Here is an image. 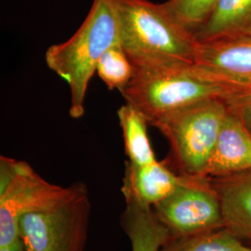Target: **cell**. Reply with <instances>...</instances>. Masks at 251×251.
Here are the masks:
<instances>
[{
  "label": "cell",
  "mask_w": 251,
  "mask_h": 251,
  "mask_svg": "<svg viewBox=\"0 0 251 251\" xmlns=\"http://www.w3.org/2000/svg\"><path fill=\"white\" fill-rule=\"evenodd\" d=\"M119 43L134 71L176 68L196 63L198 41L164 4L116 0Z\"/></svg>",
  "instance_id": "obj_1"
},
{
  "label": "cell",
  "mask_w": 251,
  "mask_h": 251,
  "mask_svg": "<svg viewBox=\"0 0 251 251\" xmlns=\"http://www.w3.org/2000/svg\"><path fill=\"white\" fill-rule=\"evenodd\" d=\"M251 88L223 80L197 64L134 71L120 91L126 103L138 110L149 125L171 114L198 102L212 99L226 100Z\"/></svg>",
  "instance_id": "obj_2"
},
{
  "label": "cell",
  "mask_w": 251,
  "mask_h": 251,
  "mask_svg": "<svg viewBox=\"0 0 251 251\" xmlns=\"http://www.w3.org/2000/svg\"><path fill=\"white\" fill-rule=\"evenodd\" d=\"M119 42L116 0H93L88 16L67 41L50 47L45 54L48 67L68 84L70 117L80 118L90 79L101 56Z\"/></svg>",
  "instance_id": "obj_3"
},
{
  "label": "cell",
  "mask_w": 251,
  "mask_h": 251,
  "mask_svg": "<svg viewBox=\"0 0 251 251\" xmlns=\"http://www.w3.org/2000/svg\"><path fill=\"white\" fill-rule=\"evenodd\" d=\"M227 111L225 100H207L171 114L153 125L171 144L179 174L205 177Z\"/></svg>",
  "instance_id": "obj_4"
},
{
  "label": "cell",
  "mask_w": 251,
  "mask_h": 251,
  "mask_svg": "<svg viewBox=\"0 0 251 251\" xmlns=\"http://www.w3.org/2000/svg\"><path fill=\"white\" fill-rule=\"evenodd\" d=\"M78 182L52 184L26 162L0 157V248L21 239L19 221L25 214L50 209L75 193Z\"/></svg>",
  "instance_id": "obj_5"
},
{
  "label": "cell",
  "mask_w": 251,
  "mask_h": 251,
  "mask_svg": "<svg viewBox=\"0 0 251 251\" xmlns=\"http://www.w3.org/2000/svg\"><path fill=\"white\" fill-rule=\"evenodd\" d=\"M90 209L87 185L78 182L62 204L23 216L19 233L25 251H86Z\"/></svg>",
  "instance_id": "obj_6"
},
{
  "label": "cell",
  "mask_w": 251,
  "mask_h": 251,
  "mask_svg": "<svg viewBox=\"0 0 251 251\" xmlns=\"http://www.w3.org/2000/svg\"><path fill=\"white\" fill-rule=\"evenodd\" d=\"M152 209L171 237L225 227L220 199L207 177L186 176L179 188Z\"/></svg>",
  "instance_id": "obj_7"
},
{
  "label": "cell",
  "mask_w": 251,
  "mask_h": 251,
  "mask_svg": "<svg viewBox=\"0 0 251 251\" xmlns=\"http://www.w3.org/2000/svg\"><path fill=\"white\" fill-rule=\"evenodd\" d=\"M195 64L223 80L251 88V37L198 41Z\"/></svg>",
  "instance_id": "obj_8"
},
{
  "label": "cell",
  "mask_w": 251,
  "mask_h": 251,
  "mask_svg": "<svg viewBox=\"0 0 251 251\" xmlns=\"http://www.w3.org/2000/svg\"><path fill=\"white\" fill-rule=\"evenodd\" d=\"M186 176L176 173L167 161L134 165L126 161L122 194L145 206L157 205L169 198L185 181Z\"/></svg>",
  "instance_id": "obj_9"
},
{
  "label": "cell",
  "mask_w": 251,
  "mask_h": 251,
  "mask_svg": "<svg viewBox=\"0 0 251 251\" xmlns=\"http://www.w3.org/2000/svg\"><path fill=\"white\" fill-rule=\"evenodd\" d=\"M249 170H251V132L228 109L205 177H223Z\"/></svg>",
  "instance_id": "obj_10"
},
{
  "label": "cell",
  "mask_w": 251,
  "mask_h": 251,
  "mask_svg": "<svg viewBox=\"0 0 251 251\" xmlns=\"http://www.w3.org/2000/svg\"><path fill=\"white\" fill-rule=\"evenodd\" d=\"M209 179L221 202L225 228L251 241V170Z\"/></svg>",
  "instance_id": "obj_11"
},
{
  "label": "cell",
  "mask_w": 251,
  "mask_h": 251,
  "mask_svg": "<svg viewBox=\"0 0 251 251\" xmlns=\"http://www.w3.org/2000/svg\"><path fill=\"white\" fill-rule=\"evenodd\" d=\"M195 37L199 42L251 37V0H217Z\"/></svg>",
  "instance_id": "obj_12"
},
{
  "label": "cell",
  "mask_w": 251,
  "mask_h": 251,
  "mask_svg": "<svg viewBox=\"0 0 251 251\" xmlns=\"http://www.w3.org/2000/svg\"><path fill=\"white\" fill-rule=\"evenodd\" d=\"M121 227L127 235L131 251H159L171 237L167 228L153 214L152 207L125 199Z\"/></svg>",
  "instance_id": "obj_13"
},
{
  "label": "cell",
  "mask_w": 251,
  "mask_h": 251,
  "mask_svg": "<svg viewBox=\"0 0 251 251\" xmlns=\"http://www.w3.org/2000/svg\"><path fill=\"white\" fill-rule=\"evenodd\" d=\"M117 117L123 133L127 161L134 165L156 161L147 132L149 124L144 116L130 104L125 103L118 109Z\"/></svg>",
  "instance_id": "obj_14"
},
{
  "label": "cell",
  "mask_w": 251,
  "mask_h": 251,
  "mask_svg": "<svg viewBox=\"0 0 251 251\" xmlns=\"http://www.w3.org/2000/svg\"><path fill=\"white\" fill-rule=\"evenodd\" d=\"M159 251H251V245L225 227L179 237H170Z\"/></svg>",
  "instance_id": "obj_15"
},
{
  "label": "cell",
  "mask_w": 251,
  "mask_h": 251,
  "mask_svg": "<svg viewBox=\"0 0 251 251\" xmlns=\"http://www.w3.org/2000/svg\"><path fill=\"white\" fill-rule=\"evenodd\" d=\"M96 72L109 90H117L120 92L132 79L134 67L118 42L109 48L101 56Z\"/></svg>",
  "instance_id": "obj_16"
},
{
  "label": "cell",
  "mask_w": 251,
  "mask_h": 251,
  "mask_svg": "<svg viewBox=\"0 0 251 251\" xmlns=\"http://www.w3.org/2000/svg\"><path fill=\"white\" fill-rule=\"evenodd\" d=\"M217 0H168L163 3L177 22L194 36L212 12Z\"/></svg>",
  "instance_id": "obj_17"
},
{
  "label": "cell",
  "mask_w": 251,
  "mask_h": 251,
  "mask_svg": "<svg viewBox=\"0 0 251 251\" xmlns=\"http://www.w3.org/2000/svg\"><path fill=\"white\" fill-rule=\"evenodd\" d=\"M228 109L242 120L251 132V90L225 100Z\"/></svg>",
  "instance_id": "obj_18"
},
{
  "label": "cell",
  "mask_w": 251,
  "mask_h": 251,
  "mask_svg": "<svg viewBox=\"0 0 251 251\" xmlns=\"http://www.w3.org/2000/svg\"><path fill=\"white\" fill-rule=\"evenodd\" d=\"M0 251H25V249H24L22 239H20L17 242H15L10 246L0 248Z\"/></svg>",
  "instance_id": "obj_19"
},
{
  "label": "cell",
  "mask_w": 251,
  "mask_h": 251,
  "mask_svg": "<svg viewBox=\"0 0 251 251\" xmlns=\"http://www.w3.org/2000/svg\"><path fill=\"white\" fill-rule=\"evenodd\" d=\"M248 243H249V244H251V241H249V242H248Z\"/></svg>",
  "instance_id": "obj_20"
}]
</instances>
